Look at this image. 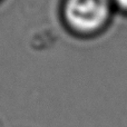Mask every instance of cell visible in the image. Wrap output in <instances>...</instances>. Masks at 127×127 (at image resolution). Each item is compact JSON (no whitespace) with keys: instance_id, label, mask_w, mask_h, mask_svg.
Listing matches in <instances>:
<instances>
[{"instance_id":"cell-2","label":"cell","mask_w":127,"mask_h":127,"mask_svg":"<svg viewBox=\"0 0 127 127\" xmlns=\"http://www.w3.org/2000/svg\"><path fill=\"white\" fill-rule=\"evenodd\" d=\"M112 1L114 3L115 8L127 13V0H112Z\"/></svg>"},{"instance_id":"cell-1","label":"cell","mask_w":127,"mask_h":127,"mask_svg":"<svg viewBox=\"0 0 127 127\" xmlns=\"http://www.w3.org/2000/svg\"><path fill=\"white\" fill-rule=\"evenodd\" d=\"M114 8L112 0H64L62 16L71 32L92 36L108 25Z\"/></svg>"}]
</instances>
